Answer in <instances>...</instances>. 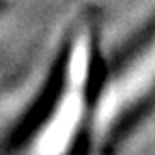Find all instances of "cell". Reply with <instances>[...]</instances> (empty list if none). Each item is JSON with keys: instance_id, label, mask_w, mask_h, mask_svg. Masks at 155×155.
<instances>
[{"instance_id": "obj_1", "label": "cell", "mask_w": 155, "mask_h": 155, "mask_svg": "<svg viewBox=\"0 0 155 155\" xmlns=\"http://www.w3.org/2000/svg\"><path fill=\"white\" fill-rule=\"evenodd\" d=\"M155 99V30L97 88L90 146L105 148Z\"/></svg>"}]
</instances>
